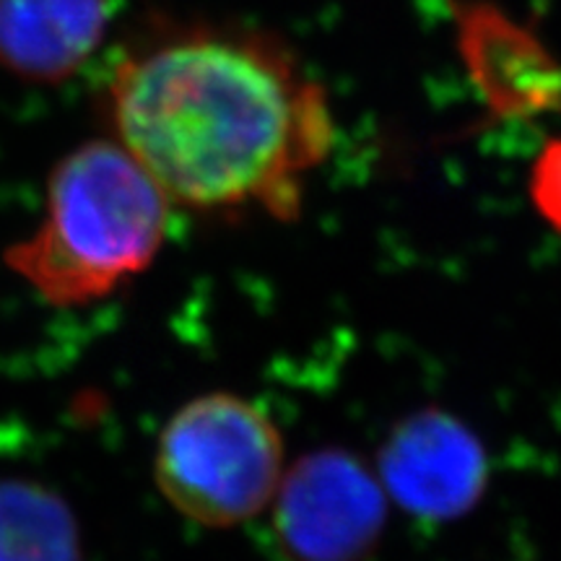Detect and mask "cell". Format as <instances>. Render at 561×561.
<instances>
[{"label":"cell","instance_id":"obj_6","mask_svg":"<svg viewBox=\"0 0 561 561\" xmlns=\"http://www.w3.org/2000/svg\"><path fill=\"white\" fill-rule=\"evenodd\" d=\"M460 55L481 96L500 117L561 107V66L541 39L491 5H462Z\"/></svg>","mask_w":561,"mask_h":561},{"label":"cell","instance_id":"obj_5","mask_svg":"<svg viewBox=\"0 0 561 561\" xmlns=\"http://www.w3.org/2000/svg\"><path fill=\"white\" fill-rule=\"evenodd\" d=\"M388 494L424 520H455L479 502L486 486V455L462 421L442 411L413 413L380 453Z\"/></svg>","mask_w":561,"mask_h":561},{"label":"cell","instance_id":"obj_4","mask_svg":"<svg viewBox=\"0 0 561 561\" xmlns=\"http://www.w3.org/2000/svg\"><path fill=\"white\" fill-rule=\"evenodd\" d=\"M388 502L367 466L343 450L294 462L276 494V528L294 561H362L380 541Z\"/></svg>","mask_w":561,"mask_h":561},{"label":"cell","instance_id":"obj_1","mask_svg":"<svg viewBox=\"0 0 561 561\" xmlns=\"http://www.w3.org/2000/svg\"><path fill=\"white\" fill-rule=\"evenodd\" d=\"M110 121L164 195L195 210L297 219L305 178L333 149L325 89L263 34L191 30L117 68Z\"/></svg>","mask_w":561,"mask_h":561},{"label":"cell","instance_id":"obj_7","mask_svg":"<svg viewBox=\"0 0 561 561\" xmlns=\"http://www.w3.org/2000/svg\"><path fill=\"white\" fill-rule=\"evenodd\" d=\"M107 24L110 0H0V66L58 83L91 58Z\"/></svg>","mask_w":561,"mask_h":561},{"label":"cell","instance_id":"obj_2","mask_svg":"<svg viewBox=\"0 0 561 561\" xmlns=\"http://www.w3.org/2000/svg\"><path fill=\"white\" fill-rule=\"evenodd\" d=\"M167 219L157 180L121 144L94 140L55 167L45 219L5 263L50 305H89L149 268Z\"/></svg>","mask_w":561,"mask_h":561},{"label":"cell","instance_id":"obj_3","mask_svg":"<svg viewBox=\"0 0 561 561\" xmlns=\"http://www.w3.org/2000/svg\"><path fill=\"white\" fill-rule=\"evenodd\" d=\"M153 476L180 515L234 528L276 500L284 439L268 413L231 392L193 398L161 432Z\"/></svg>","mask_w":561,"mask_h":561},{"label":"cell","instance_id":"obj_9","mask_svg":"<svg viewBox=\"0 0 561 561\" xmlns=\"http://www.w3.org/2000/svg\"><path fill=\"white\" fill-rule=\"evenodd\" d=\"M530 198L538 214L561 234V138H553L538 153L530 172Z\"/></svg>","mask_w":561,"mask_h":561},{"label":"cell","instance_id":"obj_8","mask_svg":"<svg viewBox=\"0 0 561 561\" xmlns=\"http://www.w3.org/2000/svg\"><path fill=\"white\" fill-rule=\"evenodd\" d=\"M0 561H81L68 502L30 479H0Z\"/></svg>","mask_w":561,"mask_h":561}]
</instances>
